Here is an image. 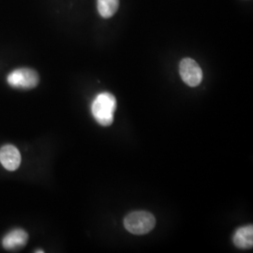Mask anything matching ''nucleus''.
I'll return each mask as SVG.
<instances>
[{
  "label": "nucleus",
  "mask_w": 253,
  "mask_h": 253,
  "mask_svg": "<svg viewBox=\"0 0 253 253\" xmlns=\"http://www.w3.org/2000/svg\"><path fill=\"white\" fill-rule=\"evenodd\" d=\"M116 110V97L109 92H102L99 94L91 104V113L93 118L103 126H108L113 124Z\"/></svg>",
  "instance_id": "f257e3e1"
},
{
  "label": "nucleus",
  "mask_w": 253,
  "mask_h": 253,
  "mask_svg": "<svg viewBox=\"0 0 253 253\" xmlns=\"http://www.w3.org/2000/svg\"><path fill=\"white\" fill-rule=\"evenodd\" d=\"M119 0H98V10L103 18H110L118 11Z\"/></svg>",
  "instance_id": "6e6552de"
},
{
  "label": "nucleus",
  "mask_w": 253,
  "mask_h": 253,
  "mask_svg": "<svg viewBox=\"0 0 253 253\" xmlns=\"http://www.w3.org/2000/svg\"><path fill=\"white\" fill-rule=\"evenodd\" d=\"M9 85L19 89H32L40 82L39 74L31 69H17L9 73L7 77Z\"/></svg>",
  "instance_id": "7ed1b4c3"
},
{
  "label": "nucleus",
  "mask_w": 253,
  "mask_h": 253,
  "mask_svg": "<svg viewBox=\"0 0 253 253\" xmlns=\"http://www.w3.org/2000/svg\"><path fill=\"white\" fill-rule=\"evenodd\" d=\"M233 242L238 249H251L253 246V225L239 227L234 234Z\"/></svg>",
  "instance_id": "0eeeda50"
},
{
  "label": "nucleus",
  "mask_w": 253,
  "mask_h": 253,
  "mask_svg": "<svg viewBox=\"0 0 253 253\" xmlns=\"http://www.w3.org/2000/svg\"><path fill=\"white\" fill-rule=\"evenodd\" d=\"M179 73L184 83L191 87L199 85L203 80V72L199 64L191 58H184L181 60Z\"/></svg>",
  "instance_id": "20e7f679"
},
{
  "label": "nucleus",
  "mask_w": 253,
  "mask_h": 253,
  "mask_svg": "<svg viewBox=\"0 0 253 253\" xmlns=\"http://www.w3.org/2000/svg\"><path fill=\"white\" fill-rule=\"evenodd\" d=\"M0 163L8 171H15L21 164V154L12 145H3L0 148Z\"/></svg>",
  "instance_id": "39448f33"
},
{
  "label": "nucleus",
  "mask_w": 253,
  "mask_h": 253,
  "mask_svg": "<svg viewBox=\"0 0 253 253\" xmlns=\"http://www.w3.org/2000/svg\"><path fill=\"white\" fill-rule=\"evenodd\" d=\"M35 253H44V252L43 251H36Z\"/></svg>",
  "instance_id": "1a4fd4ad"
},
{
  "label": "nucleus",
  "mask_w": 253,
  "mask_h": 253,
  "mask_svg": "<svg viewBox=\"0 0 253 253\" xmlns=\"http://www.w3.org/2000/svg\"><path fill=\"white\" fill-rule=\"evenodd\" d=\"M155 225V217L147 211L131 212L124 219V226L132 235H146L153 230Z\"/></svg>",
  "instance_id": "f03ea898"
},
{
  "label": "nucleus",
  "mask_w": 253,
  "mask_h": 253,
  "mask_svg": "<svg viewBox=\"0 0 253 253\" xmlns=\"http://www.w3.org/2000/svg\"><path fill=\"white\" fill-rule=\"evenodd\" d=\"M28 241V235L23 229H14L4 236L2 245L7 251H18L24 248Z\"/></svg>",
  "instance_id": "423d86ee"
}]
</instances>
